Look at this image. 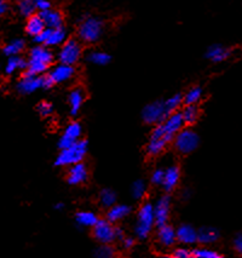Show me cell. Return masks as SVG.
<instances>
[{
	"mask_svg": "<svg viewBox=\"0 0 242 258\" xmlns=\"http://www.w3.org/2000/svg\"><path fill=\"white\" fill-rule=\"evenodd\" d=\"M89 152V142L86 139H79L70 147L60 149V153L55 160V166L69 167L74 164L81 163Z\"/></svg>",
	"mask_w": 242,
	"mask_h": 258,
	"instance_id": "cell-1",
	"label": "cell"
},
{
	"mask_svg": "<svg viewBox=\"0 0 242 258\" xmlns=\"http://www.w3.org/2000/svg\"><path fill=\"white\" fill-rule=\"evenodd\" d=\"M155 224V217H154L153 202L144 201L137 211L136 224H134V235L139 240H145L150 237L151 232Z\"/></svg>",
	"mask_w": 242,
	"mask_h": 258,
	"instance_id": "cell-2",
	"label": "cell"
},
{
	"mask_svg": "<svg viewBox=\"0 0 242 258\" xmlns=\"http://www.w3.org/2000/svg\"><path fill=\"white\" fill-rule=\"evenodd\" d=\"M104 31V22L101 18L84 15L79 20L78 37L84 43H96L101 39Z\"/></svg>",
	"mask_w": 242,
	"mask_h": 258,
	"instance_id": "cell-3",
	"label": "cell"
},
{
	"mask_svg": "<svg viewBox=\"0 0 242 258\" xmlns=\"http://www.w3.org/2000/svg\"><path fill=\"white\" fill-rule=\"evenodd\" d=\"M173 147L182 155L191 154L199 148L200 137L190 128H183L173 138Z\"/></svg>",
	"mask_w": 242,
	"mask_h": 258,
	"instance_id": "cell-4",
	"label": "cell"
},
{
	"mask_svg": "<svg viewBox=\"0 0 242 258\" xmlns=\"http://www.w3.org/2000/svg\"><path fill=\"white\" fill-rule=\"evenodd\" d=\"M81 55L82 48L80 43L76 39L70 38V39L65 40L62 44L59 55H57V59H59V62L62 63V64L74 65L81 59Z\"/></svg>",
	"mask_w": 242,
	"mask_h": 258,
	"instance_id": "cell-5",
	"label": "cell"
},
{
	"mask_svg": "<svg viewBox=\"0 0 242 258\" xmlns=\"http://www.w3.org/2000/svg\"><path fill=\"white\" fill-rule=\"evenodd\" d=\"M169 117L162 100L148 103L142 111V120L147 125H158Z\"/></svg>",
	"mask_w": 242,
	"mask_h": 258,
	"instance_id": "cell-6",
	"label": "cell"
},
{
	"mask_svg": "<svg viewBox=\"0 0 242 258\" xmlns=\"http://www.w3.org/2000/svg\"><path fill=\"white\" fill-rule=\"evenodd\" d=\"M92 235L100 244H113L117 241L115 226L107 218H100L92 227Z\"/></svg>",
	"mask_w": 242,
	"mask_h": 258,
	"instance_id": "cell-7",
	"label": "cell"
},
{
	"mask_svg": "<svg viewBox=\"0 0 242 258\" xmlns=\"http://www.w3.org/2000/svg\"><path fill=\"white\" fill-rule=\"evenodd\" d=\"M171 207H172V199L169 195V193L162 194L159 196L153 204L154 208V217H155V224L156 227H161L164 224L169 223L170 215H171Z\"/></svg>",
	"mask_w": 242,
	"mask_h": 258,
	"instance_id": "cell-8",
	"label": "cell"
},
{
	"mask_svg": "<svg viewBox=\"0 0 242 258\" xmlns=\"http://www.w3.org/2000/svg\"><path fill=\"white\" fill-rule=\"evenodd\" d=\"M43 89V78L41 75H34L24 69L21 74V78L17 83V91L21 95H30V93Z\"/></svg>",
	"mask_w": 242,
	"mask_h": 258,
	"instance_id": "cell-9",
	"label": "cell"
},
{
	"mask_svg": "<svg viewBox=\"0 0 242 258\" xmlns=\"http://www.w3.org/2000/svg\"><path fill=\"white\" fill-rule=\"evenodd\" d=\"M82 136V126L79 122H71L65 126V129L63 130L62 134L59 138V145L60 149H64V148L70 147L75 142H78L79 139H81Z\"/></svg>",
	"mask_w": 242,
	"mask_h": 258,
	"instance_id": "cell-10",
	"label": "cell"
},
{
	"mask_svg": "<svg viewBox=\"0 0 242 258\" xmlns=\"http://www.w3.org/2000/svg\"><path fill=\"white\" fill-rule=\"evenodd\" d=\"M89 180V169L85 163L74 164L68 167L67 176H65V181L69 186H81L85 185Z\"/></svg>",
	"mask_w": 242,
	"mask_h": 258,
	"instance_id": "cell-11",
	"label": "cell"
},
{
	"mask_svg": "<svg viewBox=\"0 0 242 258\" xmlns=\"http://www.w3.org/2000/svg\"><path fill=\"white\" fill-rule=\"evenodd\" d=\"M162 125V129H164V132L166 133V136L171 137L173 139L175 136L182 129L184 128V122L183 118H182L181 112H176V113H172L171 115L166 118L164 122L160 123Z\"/></svg>",
	"mask_w": 242,
	"mask_h": 258,
	"instance_id": "cell-12",
	"label": "cell"
},
{
	"mask_svg": "<svg viewBox=\"0 0 242 258\" xmlns=\"http://www.w3.org/2000/svg\"><path fill=\"white\" fill-rule=\"evenodd\" d=\"M181 181V169L177 165H171L167 169H165V175H164V181H162V189L165 191V193H172L178 185H180Z\"/></svg>",
	"mask_w": 242,
	"mask_h": 258,
	"instance_id": "cell-13",
	"label": "cell"
},
{
	"mask_svg": "<svg viewBox=\"0 0 242 258\" xmlns=\"http://www.w3.org/2000/svg\"><path fill=\"white\" fill-rule=\"evenodd\" d=\"M176 237L183 245H194L197 243V229L189 223H182L176 228Z\"/></svg>",
	"mask_w": 242,
	"mask_h": 258,
	"instance_id": "cell-14",
	"label": "cell"
},
{
	"mask_svg": "<svg viewBox=\"0 0 242 258\" xmlns=\"http://www.w3.org/2000/svg\"><path fill=\"white\" fill-rule=\"evenodd\" d=\"M132 207L127 204H114L112 207L107 208L106 218L113 224L119 223L131 215Z\"/></svg>",
	"mask_w": 242,
	"mask_h": 258,
	"instance_id": "cell-15",
	"label": "cell"
},
{
	"mask_svg": "<svg viewBox=\"0 0 242 258\" xmlns=\"http://www.w3.org/2000/svg\"><path fill=\"white\" fill-rule=\"evenodd\" d=\"M74 74H75V68H74V65L62 64V63H60L59 65H56L54 69L49 72V75L51 76L55 85L62 84L70 80L74 76Z\"/></svg>",
	"mask_w": 242,
	"mask_h": 258,
	"instance_id": "cell-16",
	"label": "cell"
},
{
	"mask_svg": "<svg viewBox=\"0 0 242 258\" xmlns=\"http://www.w3.org/2000/svg\"><path fill=\"white\" fill-rule=\"evenodd\" d=\"M158 228L156 232V239H158L159 244L164 248H172L176 243H177V237H176V228L172 227L171 224H164Z\"/></svg>",
	"mask_w": 242,
	"mask_h": 258,
	"instance_id": "cell-17",
	"label": "cell"
},
{
	"mask_svg": "<svg viewBox=\"0 0 242 258\" xmlns=\"http://www.w3.org/2000/svg\"><path fill=\"white\" fill-rule=\"evenodd\" d=\"M29 60L44 63V64H48L50 67L55 61V55L50 50V48H46L44 45H38L29 51Z\"/></svg>",
	"mask_w": 242,
	"mask_h": 258,
	"instance_id": "cell-18",
	"label": "cell"
},
{
	"mask_svg": "<svg viewBox=\"0 0 242 258\" xmlns=\"http://www.w3.org/2000/svg\"><path fill=\"white\" fill-rule=\"evenodd\" d=\"M39 15L40 17L43 18L46 28L56 29V28H60V27H63L64 17H63V13L60 12V11L49 9L45 11H40Z\"/></svg>",
	"mask_w": 242,
	"mask_h": 258,
	"instance_id": "cell-19",
	"label": "cell"
},
{
	"mask_svg": "<svg viewBox=\"0 0 242 258\" xmlns=\"http://www.w3.org/2000/svg\"><path fill=\"white\" fill-rule=\"evenodd\" d=\"M84 102L85 91L81 87H74L68 95V103H69V112L71 117H76L79 114Z\"/></svg>",
	"mask_w": 242,
	"mask_h": 258,
	"instance_id": "cell-20",
	"label": "cell"
},
{
	"mask_svg": "<svg viewBox=\"0 0 242 258\" xmlns=\"http://www.w3.org/2000/svg\"><path fill=\"white\" fill-rule=\"evenodd\" d=\"M219 230L214 227H201L197 229V243L201 245H211V244L218 241Z\"/></svg>",
	"mask_w": 242,
	"mask_h": 258,
	"instance_id": "cell-21",
	"label": "cell"
},
{
	"mask_svg": "<svg viewBox=\"0 0 242 258\" xmlns=\"http://www.w3.org/2000/svg\"><path fill=\"white\" fill-rule=\"evenodd\" d=\"M230 54H232L230 49L219 45V44H216V45H212L207 49V51H206V59H208L210 61L214 63H219L229 59Z\"/></svg>",
	"mask_w": 242,
	"mask_h": 258,
	"instance_id": "cell-22",
	"label": "cell"
},
{
	"mask_svg": "<svg viewBox=\"0 0 242 258\" xmlns=\"http://www.w3.org/2000/svg\"><path fill=\"white\" fill-rule=\"evenodd\" d=\"M46 28L45 23H44L43 18L40 17L39 13H34V15L29 16L27 18V23H26V33L30 37H37L38 34H40L44 29Z\"/></svg>",
	"mask_w": 242,
	"mask_h": 258,
	"instance_id": "cell-23",
	"label": "cell"
},
{
	"mask_svg": "<svg viewBox=\"0 0 242 258\" xmlns=\"http://www.w3.org/2000/svg\"><path fill=\"white\" fill-rule=\"evenodd\" d=\"M75 223L80 228H92L98 222L100 217L92 211H78L74 216Z\"/></svg>",
	"mask_w": 242,
	"mask_h": 258,
	"instance_id": "cell-24",
	"label": "cell"
},
{
	"mask_svg": "<svg viewBox=\"0 0 242 258\" xmlns=\"http://www.w3.org/2000/svg\"><path fill=\"white\" fill-rule=\"evenodd\" d=\"M181 114L182 118H183L184 125L185 126H191L194 125L195 123L197 122L200 115V111L197 108L196 104H190V106H184L183 109H182Z\"/></svg>",
	"mask_w": 242,
	"mask_h": 258,
	"instance_id": "cell-25",
	"label": "cell"
},
{
	"mask_svg": "<svg viewBox=\"0 0 242 258\" xmlns=\"http://www.w3.org/2000/svg\"><path fill=\"white\" fill-rule=\"evenodd\" d=\"M65 37H67V31H65L64 26L56 29H51L50 35H49L48 40L44 44V46H46V48H52V46L62 45V44L65 42Z\"/></svg>",
	"mask_w": 242,
	"mask_h": 258,
	"instance_id": "cell-26",
	"label": "cell"
},
{
	"mask_svg": "<svg viewBox=\"0 0 242 258\" xmlns=\"http://www.w3.org/2000/svg\"><path fill=\"white\" fill-rule=\"evenodd\" d=\"M98 199H100V204L102 207L109 208L114 204H117L118 195L117 193H115V191H113V189L103 188L100 192V196H98Z\"/></svg>",
	"mask_w": 242,
	"mask_h": 258,
	"instance_id": "cell-27",
	"label": "cell"
},
{
	"mask_svg": "<svg viewBox=\"0 0 242 258\" xmlns=\"http://www.w3.org/2000/svg\"><path fill=\"white\" fill-rule=\"evenodd\" d=\"M165 108H166L167 114L171 115L176 112H180L181 107L183 106V95L182 93H175V95L164 101Z\"/></svg>",
	"mask_w": 242,
	"mask_h": 258,
	"instance_id": "cell-28",
	"label": "cell"
},
{
	"mask_svg": "<svg viewBox=\"0 0 242 258\" xmlns=\"http://www.w3.org/2000/svg\"><path fill=\"white\" fill-rule=\"evenodd\" d=\"M148 186L144 180H137L132 183L131 186V196L134 200H143L147 195Z\"/></svg>",
	"mask_w": 242,
	"mask_h": 258,
	"instance_id": "cell-29",
	"label": "cell"
},
{
	"mask_svg": "<svg viewBox=\"0 0 242 258\" xmlns=\"http://www.w3.org/2000/svg\"><path fill=\"white\" fill-rule=\"evenodd\" d=\"M27 65H28V61L24 60L23 57L20 56H11L7 61L6 68H5V72L7 74H12L13 72H16L17 69H27Z\"/></svg>",
	"mask_w": 242,
	"mask_h": 258,
	"instance_id": "cell-30",
	"label": "cell"
},
{
	"mask_svg": "<svg viewBox=\"0 0 242 258\" xmlns=\"http://www.w3.org/2000/svg\"><path fill=\"white\" fill-rule=\"evenodd\" d=\"M87 61L96 65H107L112 61V56L103 51H92L87 55Z\"/></svg>",
	"mask_w": 242,
	"mask_h": 258,
	"instance_id": "cell-31",
	"label": "cell"
},
{
	"mask_svg": "<svg viewBox=\"0 0 242 258\" xmlns=\"http://www.w3.org/2000/svg\"><path fill=\"white\" fill-rule=\"evenodd\" d=\"M202 98V89L200 86H194L183 95V104L184 106H190V104H197Z\"/></svg>",
	"mask_w": 242,
	"mask_h": 258,
	"instance_id": "cell-32",
	"label": "cell"
},
{
	"mask_svg": "<svg viewBox=\"0 0 242 258\" xmlns=\"http://www.w3.org/2000/svg\"><path fill=\"white\" fill-rule=\"evenodd\" d=\"M24 49H26V43H24V40L17 39V40H13V42H11L10 44H7L6 46H4L2 52L9 57L18 56Z\"/></svg>",
	"mask_w": 242,
	"mask_h": 258,
	"instance_id": "cell-33",
	"label": "cell"
},
{
	"mask_svg": "<svg viewBox=\"0 0 242 258\" xmlns=\"http://www.w3.org/2000/svg\"><path fill=\"white\" fill-rule=\"evenodd\" d=\"M18 10H20L21 15L28 18L29 16L34 15L37 7H35L34 0H17Z\"/></svg>",
	"mask_w": 242,
	"mask_h": 258,
	"instance_id": "cell-34",
	"label": "cell"
},
{
	"mask_svg": "<svg viewBox=\"0 0 242 258\" xmlns=\"http://www.w3.org/2000/svg\"><path fill=\"white\" fill-rule=\"evenodd\" d=\"M95 258H115V250L112 244H101L93 252Z\"/></svg>",
	"mask_w": 242,
	"mask_h": 258,
	"instance_id": "cell-35",
	"label": "cell"
},
{
	"mask_svg": "<svg viewBox=\"0 0 242 258\" xmlns=\"http://www.w3.org/2000/svg\"><path fill=\"white\" fill-rule=\"evenodd\" d=\"M192 258H224L218 252L213 251V250L206 249V248H199L191 250Z\"/></svg>",
	"mask_w": 242,
	"mask_h": 258,
	"instance_id": "cell-36",
	"label": "cell"
},
{
	"mask_svg": "<svg viewBox=\"0 0 242 258\" xmlns=\"http://www.w3.org/2000/svg\"><path fill=\"white\" fill-rule=\"evenodd\" d=\"M37 112L40 114V117L43 118H48L54 113V106L48 101H41V102L38 103L37 106Z\"/></svg>",
	"mask_w": 242,
	"mask_h": 258,
	"instance_id": "cell-37",
	"label": "cell"
},
{
	"mask_svg": "<svg viewBox=\"0 0 242 258\" xmlns=\"http://www.w3.org/2000/svg\"><path fill=\"white\" fill-rule=\"evenodd\" d=\"M164 175H165V169L159 167V169L154 170V171L151 172L150 180H149L151 185L156 187H161L162 181H164Z\"/></svg>",
	"mask_w": 242,
	"mask_h": 258,
	"instance_id": "cell-38",
	"label": "cell"
},
{
	"mask_svg": "<svg viewBox=\"0 0 242 258\" xmlns=\"http://www.w3.org/2000/svg\"><path fill=\"white\" fill-rule=\"evenodd\" d=\"M172 258H192V254L189 249L180 248L172 252Z\"/></svg>",
	"mask_w": 242,
	"mask_h": 258,
	"instance_id": "cell-39",
	"label": "cell"
},
{
	"mask_svg": "<svg viewBox=\"0 0 242 258\" xmlns=\"http://www.w3.org/2000/svg\"><path fill=\"white\" fill-rule=\"evenodd\" d=\"M50 33H51L50 28H45L43 32L40 33V34H38L37 37H34V42L37 44H39V45H44V44L46 43V40H48Z\"/></svg>",
	"mask_w": 242,
	"mask_h": 258,
	"instance_id": "cell-40",
	"label": "cell"
},
{
	"mask_svg": "<svg viewBox=\"0 0 242 258\" xmlns=\"http://www.w3.org/2000/svg\"><path fill=\"white\" fill-rule=\"evenodd\" d=\"M41 78H43V89L44 90H50L51 87L55 86L54 80H52L51 76L49 75V73L43 74V75H41Z\"/></svg>",
	"mask_w": 242,
	"mask_h": 258,
	"instance_id": "cell-41",
	"label": "cell"
},
{
	"mask_svg": "<svg viewBox=\"0 0 242 258\" xmlns=\"http://www.w3.org/2000/svg\"><path fill=\"white\" fill-rule=\"evenodd\" d=\"M234 249L236 250V252H238L240 256H242V232L239 233V234H236V237L234 238Z\"/></svg>",
	"mask_w": 242,
	"mask_h": 258,
	"instance_id": "cell-42",
	"label": "cell"
},
{
	"mask_svg": "<svg viewBox=\"0 0 242 258\" xmlns=\"http://www.w3.org/2000/svg\"><path fill=\"white\" fill-rule=\"evenodd\" d=\"M34 2H35V7H37V10H39V12L40 11L51 9V4L49 0H34Z\"/></svg>",
	"mask_w": 242,
	"mask_h": 258,
	"instance_id": "cell-43",
	"label": "cell"
},
{
	"mask_svg": "<svg viewBox=\"0 0 242 258\" xmlns=\"http://www.w3.org/2000/svg\"><path fill=\"white\" fill-rule=\"evenodd\" d=\"M121 243H122V246L125 249H132L134 246V244H136V240H134L133 237H128V235H125V238L121 240Z\"/></svg>",
	"mask_w": 242,
	"mask_h": 258,
	"instance_id": "cell-44",
	"label": "cell"
},
{
	"mask_svg": "<svg viewBox=\"0 0 242 258\" xmlns=\"http://www.w3.org/2000/svg\"><path fill=\"white\" fill-rule=\"evenodd\" d=\"M7 10H9L7 2L5 1V0H0V17H1V16H4L5 13L7 12Z\"/></svg>",
	"mask_w": 242,
	"mask_h": 258,
	"instance_id": "cell-45",
	"label": "cell"
},
{
	"mask_svg": "<svg viewBox=\"0 0 242 258\" xmlns=\"http://www.w3.org/2000/svg\"><path fill=\"white\" fill-rule=\"evenodd\" d=\"M115 234H117V240H120V241L122 240L126 235L122 228H120V227H115Z\"/></svg>",
	"mask_w": 242,
	"mask_h": 258,
	"instance_id": "cell-46",
	"label": "cell"
},
{
	"mask_svg": "<svg viewBox=\"0 0 242 258\" xmlns=\"http://www.w3.org/2000/svg\"><path fill=\"white\" fill-rule=\"evenodd\" d=\"M64 207H65L64 202H56V204H55V210L57 211H62Z\"/></svg>",
	"mask_w": 242,
	"mask_h": 258,
	"instance_id": "cell-47",
	"label": "cell"
},
{
	"mask_svg": "<svg viewBox=\"0 0 242 258\" xmlns=\"http://www.w3.org/2000/svg\"><path fill=\"white\" fill-rule=\"evenodd\" d=\"M0 87H1V81H0Z\"/></svg>",
	"mask_w": 242,
	"mask_h": 258,
	"instance_id": "cell-48",
	"label": "cell"
}]
</instances>
